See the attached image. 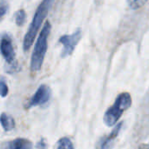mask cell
Wrapping results in <instances>:
<instances>
[{"instance_id":"6da1fadb","label":"cell","mask_w":149,"mask_h":149,"mask_svg":"<svg viewBox=\"0 0 149 149\" xmlns=\"http://www.w3.org/2000/svg\"><path fill=\"white\" fill-rule=\"evenodd\" d=\"M55 0H43L39 5L38 6L35 14L33 16L32 21L29 26V29L24 36L23 47L24 51L27 52L30 50L31 45H33V42L35 40V38L41 27V24L45 18L46 17L51 7L52 6Z\"/></svg>"},{"instance_id":"7a4b0ae2","label":"cell","mask_w":149,"mask_h":149,"mask_svg":"<svg viewBox=\"0 0 149 149\" xmlns=\"http://www.w3.org/2000/svg\"><path fill=\"white\" fill-rule=\"evenodd\" d=\"M51 23L46 21L36 41L31 59V71L35 72L41 69L48 47V38L51 32Z\"/></svg>"},{"instance_id":"3957f363","label":"cell","mask_w":149,"mask_h":149,"mask_svg":"<svg viewBox=\"0 0 149 149\" xmlns=\"http://www.w3.org/2000/svg\"><path fill=\"white\" fill-rule=\"evenodd\" d=\"M132 105V98L130 93H120L114 103L107 110L104 114V122L107 127H113L118 123L124 112H126Z\"/></svg>"},{"instance_id":"277c9868","label":"cell","mask_w":149,"mask_h":149,"mask_svg":"<svg viewBox=\"0 0 149 149\" xmlns=\"http://www.w3.org/2000/svg\"><path fill=\"white\" fill-rule=\"evenodd\" d=\"M82 32L80 29L76 30L71 35H64L60 37L59 43L63 45V51L61 52L62 58H66L73 52L75 47L79 44V40L81 39Z\"/></svg>"},{"instance_id":"5b68a950","label":"cell","mask_w":149,"mask_h":149,"mask_svg":"<svg viewBox=\"0 0 149 149\" xmlns=\"http://www.w3.org/2000/svg\"><path fill=\"white\" fill-rule=\"evenodd\" d=\"M0 52L4 58L7 65L17 64L15 60V51L10 37L7 34L3 35L0 40Z\"/></svg>"},{"instance_id":"8992f818","label":"cell","mask_w":149,"mask_h":149,"mask_svg":"<svg viewBox=\"0 0 149 149\" xmlns=\"http://www.w3.org/2000/svg\"><path fill=\"white\" fill-rule=\"evenodd\" d=\"M51 96H52L51 88L47 85H41L35 92L31 99L30 100L27 107L31 108L32 107L44 106L50 100Z\"/></svg>"},{"instance_id":"52a82bcc","label":"cell","mask_w":149,"mask_h":149,"mask_svg":"<svg viewBox=\"0 0 149 149\" xmlns=\"http://www.w3.org/2000/svg\"><path fill=\"white\" fill-rule=\"evenodd\" d=\"M0 149H32L31 141L24 138H17L12 141L3 142Z\"/></svg>"},{"instance_id":"ba28073f","label":"cell","mask_w":149,"mask_h":149,"mask_svg":"<svg viewBox=\"0 0 149 149\" xmlns=\"http://www.w3.org/2000/svg\"><path fill=\"white\" fill-rule=\"evenodd\" d=\"M122 126H123V122H120V123L116 124L115 127L109 134V135H107L106 138L102 139V141H100V149H112V148L113 147V144H114V141L118 137V134H120Z\"/></svg>"},{"instance_id":"9c48e42d","label":"cell","mask_w":149,"mask_h":149,"mask_svg":"<svg viewBox=\"0 0 149 149\" xmlns=\"http://www.w3.org/2000/svg\"><path fill=\"white\" fill-rule=\"evenodd\" d=\"M0 124L2 127L3 128V130L6 132L11 131L15 127V122H14L13 118L5 113H3L0 115Z\"/></svg>"},{"instance_id":"30bf717a","label":"cell","mask_w":149,"mask_h":149,"mask_svg":"<svg viewBox=\"0 0 149 149\" xmlns=\"http://www.w3.org/2000/svg\"><path fill=\"white\" fill-rule=\"evenodd\" d=\"M55 149H74V146L69 138L63 137L58 141Z\"/></svg>"},{"instance_id":"8fae6325","label":"cell","mask_w":149,"mask_h":149,"mask_svg":"<svg viewBox=\"0 0 149 149\" xmlns=\"http://www.w3.org/2000/svg\"><path fill=\"white\" fill-rule=\"evenodd\" d=\"M26 20V13L25 10L23 9L18 10L17 11H16L15 13V22L17 24V25L18 26H22Z\"/></svg>"},{"instance_id":"7c38bea8","label":"cell","mask_w":149,"mask_h":149,"mask_svg":"<svg viewBox=\"0 0 149 149\" xmlns=\"http://www.w3.org/2000/svg\"><path fill=\"white\" fill-rule=\"evenodd\" d=\"M148 1V0H127V4L132 10H137L145 5Z\"/></svg>"},{"instance_id":"4fadbf2b","label":"cell","mask_w":149,"mask_h":149,"mask_svg":"<svg viewBox=\"0 0 149 149\" xmlns=\"http://www.w3.org/2000/svg\"><path fill=\"white\" fill-rule=\"evenodd\" d=\"M8 93H9L8 86H7L5 80L3 79H0V95L3 98H4L8 95Z\"/></svg>"},{"instance_id":"5bb4252c","label":"cell","mask_w":149,"mask_h":149,"mask_svg":"<svg viewBox=\"0 0 149 149\" xmlns=\"http://www.w3.org/2000/svg\"><path fill=\"white\" fill-rule=\"evenodd\" d=\"M8 10V3L5 0H0V18L3 17Z\"/></svg>"},{"instance_id":"9a60e30c","label":"cell","mask_w":149,"mask_h":149,"mask_svg":"<svg viewBox=\"0 0 149 149\" xmlns=\"http://www.w3.org/2000/svg\"><path fill=\"white\" fill-rule=\"evenodd\" d=\"M46 148H47V143H46L45 139L44 138L40 139L39 141L36 145V149H46Z\"/></svg>"}]
</instances>
